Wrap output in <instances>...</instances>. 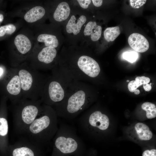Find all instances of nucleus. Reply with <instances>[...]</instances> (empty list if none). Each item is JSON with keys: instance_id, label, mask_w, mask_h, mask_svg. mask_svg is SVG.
<instances>
[{"instance_id": "obj_27", "label": "nucleus", "mask_w": 156, "mask_h": 156, "mask_svg": "<svg viewBox=\"0 0 156 156\" xmlns=\"http://www.w3.org/2000/svg\"><path fill=\"white\" fill-rule=\"evenodd\" d=\"M142 156H156V150L152 149L146 150L143 152Z\"/></svg>"}, {"instance_id": "obj_32", "label": "nucleus", "mask_w": 156, "mask_h": 156, "mask_svg": "<svg viewBox=\"0 0 156 156\" xmlns=\"http://www.w3.org/2000/svg\"><path fill=\"white\" fill-rule=\"evenodd\" d=\"M3 73V69L2 68L0 67V77L2 75Z\"/></svg>"}, {"instance_id": "obj_7", "label": "nucleus", "mask_w": 156, "mask_h": 156, "mask_svg": "<svg viewBox=\"0 0 156 156\" xmlns=\"http://www.w3.org/2000/svg\"><path fill=\"white\" fill-rule=\"evenodd\" d=\"M59 68L73 80L85 82L90 78L97 77L101 71L97 62L86 55L80 56L74 63L61 65Z\"/></svg>"}, {"instance_id": "obj_4", "label": "nucleus", "mask_w": 156, "mask_h": 156, "mask_svg": "<svg viewBox=\"0 0 156 156\" xmlns=\"http://www.w3.org/2000/svg\"><path fill=\"white\" fill-rule=\"evenodd\" d=\"M43 88L40 100L53 107L64 99L69 85L73 80L59 68H54Z\"/></svg>"}, {"instance_id": "obj_20", "label": "nucleus", "mask_w": 156, "mask_h": 156, "mask_svg": "<svg viewBox=\"0 0 156 156\" xmlns=\"http://www.w3.org/2000/svg\"><path fill=\"white\" fill-rule=\"evenodd\" d=\"M37 40L40 42L44 43L46 47H57L59 42L56 36L54 35L48 34H42L37 37Z\"/></svg>"}, {"instance_id": "obj_15", "label": "nucleus", "mask_w": 156, "mask_h": 156, "mask_svg": "<svg viewBox=\"0 0 156 156\" xmlns=\"http://www.w3.org/2000/svg\"><path fill=\"white\" fill-rule=\"evenodd\" d=\"M14 44L18 51L22 55H25L29 52L31 49V42L29 38L23 34L16 36Z\"/></svg>"}, {"instance_id": "obj_10", "label": "nucleus", "mask_w": 156, "mask_h": 156, "mask_svg": "<svg viewBox=\"0 0 156 156\" xmlns=\"http://www.w3.org/2000/svg\"><path fill=\"white\" fill-rule=\"evenodd\" d=\"M12 74L6 86V90L12 104L22 99L20 81L16 70L12 71Z\"/></svg>"}, {"instance_id": "obj_14", "label": "nucleus", "mask_w": 156, "mask_h": 156, "mask_svg": "<svg viewBox=\"0 0 156 156\" xmlns=\"http://www.w3.org/2000/svg\"><path fill=\"white\" fill-rule=\"evenodd\" d=\"M86 21V17L81 15L77 19L75 16L73 15L68 21L66 27L67 32L68 33H73L75 35L79 34L83 25Z\"/></svg>"}, {"instance_id": "obj_3", "label": "nucleus", "mask_w": 156, "mask_h": 156, "mask_svg": "<svg viewBox=\"0 0 156 156\" xmlns=\"http://www.w3.org/2000/svg\"><path fill=\"white\" fill-rule=\"evenodd\" d=\"M53 138L51 156H88L84 144L72 127L61 124Z\"/></svg>"}, {"instance_id": "obj_12", "label": "nucleus", "mask_w": 156, "mask_h": 156, "mask_svg": "<svg viewBox=\"0 0 156 156\" xmlns=\"http://www.w3.org/2000/svg\"><path fill=\"white\" fill-rule=\"evenodd\" d=\"M128 41L130 47L139 52H145L149 48V43L147 40L143 35L139 33H133L131 34Z\"/></svg>"}, {"instance_id": "obj_22", "label": "nucleus", "mask_w": 156, "mask_h": 156, "mask_svg": "<svg viewBox=\"0 0 156 156\" xmlns=\"http://www.w3.org/2000/svg\"><path fill=\"white\" fill-rule=\"evenodd\" d=\"M120 31L118 26L108 27L104 32L105 39L108 42L114 41L120 34Z\"/></svg>"}, {"instance_id": "obj_30", "label": "nucleus", "mask_w": 156, "mask_h": 156, "mask_svg": "<svg viewBox=\"0 0 156 156\" xmlns=\"http://www.w3.org/2000/svg\"><path fill=\"white\" fill-rule=\"evenodd\" d=\"M143 88L147 92L150 91L152 88L151 85L148 83L144 84Z\"/></svg>"}, {"instance_id": "obj_19", "label": "nucleus", "mask_w": 156, "mask_h": 156, "mask_svg": "<svg viewBox=\"0 0 156 156\" xmlns=\"http://www.w3.org/2000/svg\"><path fill=\"white\" fill-rule=\"evenodd\" d=\"M70 9L68 4L65 2L60 3L53 14V18L57 21L60 22L66 20L68 17Z\"/></svg>"}, {"instance_id": "obj_25", "label": "nucleus", "mask_w": 156, "mask_h": 156, "mask_svg": "<svg viewBox=\"0 0 156 156\" xmlns=\"http://www.w3.org/2000/svg\"><path fill=\"white\" fill-rule=\"evenodd\" d=\"M122 57L128 61L133 63L136 61L138 58V55L137 53L132 51H127L123 53Z\"/></svg>"}, {"instance_id": "obj_34", "label": "nucleus", "mask_w": 156, "mask_h": 156, "mask_svg": "<svg viewBox=\"0 0 156 156\" xmlns=\"http://www.w3.org/2000/svg\"><path fill=\"white\" fill-rule=\"evenodd\" d=\"M127 82H129V80H127Z\"/></svg>"}, {"instance_id": "obj_18", "label": "nucleus", "mask_w": 156, "mask_h": 156, "mask_svg": "<svg viewBox=\"0 0 156 156\" xmlns=\"http://www.w3.org/2000/svg\"><path fill=\"white\" fill-rule=\"evenodd\" d=\"M45 13V10L43 7L40 6H36L25 13L24 19L28 23H33L41 18Z\"/></svg>"}, {"instance_id": "obj_5", "label": "nucleus", "mask_w": 156, "mask_h": 156, "mask_svg": "<svg viewBox=\"0 0 156 156\" xmlns=\"http://www.w3.org/2000/svg\"><path fill=\"white\" fill-rule=\"evenodd\" d=\"M13 105L14 130L16 134L23 135L42 111L44 104L40 100L22 99Z\"/></svg>"}, {"instance_id": "obj_6", "label": "nucleus", "mask_w": 156, "mask_h": 156, "mask_svg": "<svg viewBox=\"0 0 156 156\" xmlns=\"http://www.w3.org/2000/svg\"><path fill=\"white\" fill-rule=\"evenodd\" d=\"M16 69L20 81L22 99L40 100L49 77L27 66H21Z\"/></svg>"}, {"instance_id": "obj_23", "label": "nucleus", "mask_w": 156, "mask_h": 156, "mask_svg": "<svg viewBox=\"0 0 156 156\" xmlns=\"http://www.w3.org/2000/svg\"><path fill=\"white\" fill-rule=\"evenodd\" d=\"M142 109L146 112V117L151 119L156 117V106L153 103L149 102L143 103L141 105Z\"/></svg>"}, {"instance_id": "obj_16", "label": "nucleus", "mask_w": 156, "mask_h": 156, "mask_svg": "<svg viewBox=\"0 0 156 156\" xmlns=\"http://www.w3.org/2000/svg\"><path fill=\"white\" fill-rule=\"evenodd\" d=\"M9 127L6 117L0 116V149L5 150L8 148V135Z\"/></svg>"}, {"instance_id": "obj_2", "label": "nucleus", "mask_w": 156, "mask_h": 156, "mask_svg": "<svg viewBox=\"0 0 156 156\" xmlns=\"http://www.w3.org/2000/svg\"><path fill=\"white\" fill-rule=\"evenodd\" d=\"M23 135L32 143L42 147L53 138L59 127L58 116L52 107L45 105Z\"/></svg>"}, {"instance_id": "obj_9", "label": "nucleus", "mask_w": 156, "mask_h": 156, "mask_svg": "<svg viewBox=\"0 0 156 156\" xmlns=\"http://www.w3.org/2000/svg\"><path fill=\"white\" fill-rule=\"evenodd\" d=\"M42 147L34 144L24 137L8 147L12 156H41Z\"/></svg>"}, {"instance_id": "obj_29", "label": "nucleus", "mask_w": 156, "mask_h": 156, "mask_svg": "<svg viewBox=\"0 0 156 156\" xmlns=\"http://www.w3.org/2000/svg\"><path fill=\"white\" fill-rule=\"evenodd\" d=\"M92 1L94 5L97 7L101 6L103 3V0H92Z\"/></svg>"}, {"instance_id": "obj_35", "label": "nucleus", "mask_w": 156, "mask_h": 156, "mask_svg": "<svg viewBox=\"0 0 156 156\" xmlns=\"http://www.w3.org/2000/svg\"><path fill=\"white\" fill-rule=\"evenodd\" d=\"M151 84H152L151 83H150V85H151Z\"/></svg>"}, {"instance_id": "obj_11", "label": "nucleus", "mask_w": 156, "mask_h": 156, "mask_svg": "<svg viewBox=\"0 0 156 156\" xmlns=\"http://www.w3.org/2000/svg\"><path fill=\"white\" fill-rule=\"evenodd\" d=\"M129 136L136 142H144L151 140L153 137L152 132L147 125L139 122L133 125L128 129Z\"/></svg>"}, {"instance_id": "obj_8", "label": "nucleus", "mask_w": 156, "mask_h": 156, "mask_svg": "<svg viewBox=\"0 0 156 156\" xmlns=\"http://www.w3.org/2000/svg\"><path fill=\"white\" fill-rule=\"evenodd\" d=\"M78 122L81 131L88 136L104 133L110 124L108 116L99 110L85 111L80 117Z\"/></svg>"}, {"instance_id": "obj_17", "label": "nucleus", "mask_w": 156, "mask_h": 156, "mask_svg": "<svg viewBox=\"0 0 156 156\" xmlns=\"http://www.w3.org/2000/svg\"><path fill=\"white\" fill-rule=\"evenodd\" d=\"M102 27L97 25L96 22L90 21L86 25L84 31L85 36H91V40L93 41L98 40L101 36Z\"/></svg>"}, {"instance_id": "obj_1", "label": "nucleus", "mask_w": 156, "mask_h": 156, "mask_svg": "<svg viewBox=\"0 0 156 156\" xmlns=\"http://www.w3.org/2000/svg\"><path fill=\"white\" fill-rule=\"evenodd\" d=\"M92 100L88 85L85 82L73 80L69 85L64 99L53 107L58 117L71 120L85 110Z\"/></svg>"}, {"instance_id": "obj_33", "label": "nucleus", "mask_w": 156, "mask_h": 156, "mask_svg": "<svg viewBox=\"0 0 156 156\" xmlns=\"http://www.w3.org/2000/svg\"><path fill=\"white\" fill-rule=\"evenodd\" d=\"M134 94H138L140 93V90L138 89H136L134 92Z\"/></svg>"}, {"instance_id": "obj_21", "label": "nucleus", "mask_w": 156, "mask_h": 156, "mask_svg": "<svg viewBox=\"0 0 156 156\" xmlns=\"http://www.w3.org/2000/svg\"><path fill=\"white\" fill-rule=\"evenodd\" d=\"M150 80L149 78L144 76L137 77H136L135 80L131 81L129 83L128 85V89L130 92H134L140 86L144 84H148Z\"/></svg>"}, {"instance_id": "obj_24", "label": "nucleus", "mask_w": 156, "mask_h": 156, "mask_svg": "<svg viewBox=\"0 0 156 156\" xmlns=\"http://www.w3.org/2000/svg\"><path fill=\"white\" fill-rule=\"evenodd\" d=\"M16 26L12 24H9L0 27V37L4 36L6 34L11 35L16 31Z\"/></svg>"}, {"instance_id": "obj_31", "label": "nucleus", "mask_w": 156, "mask_h": 156, "mask_svg": "<svg viewBox=\"0 0 156 156\" xmlns=\"http://www.w3.org/2000/svg\"><path fill=\"white\" fill-rule=\"evenodd\" d=\"M3 19V14H0V23L2 22Z\"/></svg>"}, {"instance_id": "obj_28", "label": "nucleus", "mask_w": 156, "mask_h": 156, "mask_svg": "<svg viewBox=\"0 0 156 156\" xmlns=\"http://www.w3.org/2000/svg\"><path fill=\"white\" fill-rule=\"evenodd\" d=\"M77 1L80 6L84 9L88 8L91 2V1L90 0H78Z\"/></svg>"}, {"instance_id": "obj_13", "label": "nucleus", "mask_w": 156, "mask_h": 156, "mask_svg": "<svg viewBox=\"0 0 156 156\" xmlns=\"http://www.w3.org/2000/svg\"><path fill=\"white\" fill-rule=\"evenodd\" d=\"M57 55V51L55 48L45 47L38 53L37 58L39 62L42 64L47 65L53 62Z\"/></svg>"}, {"instance_id": "obj_26", "label": "nucleus", "mask_w": 156, "mask_h": 156, "mask_svg": "<svg viewBox=\"0 0 156 156\" xmlns=\"http://www.w3.org/2000/svg\"><path fill=\"white\" fill-rule=\"evenodd\" d=\"M146 0H129L130 5L131 7L134 8H138L143 5L146 3Z\"/></svg>"}]
</instances>
